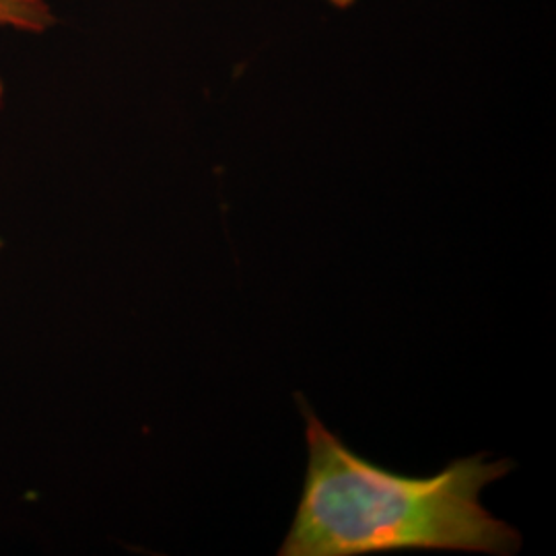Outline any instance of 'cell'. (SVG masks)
Masks as SVG:
<instances>
[{"label":"cell","mask_w":556,"mask_h":556,"mask_svg":"<svg viewBox=\"0 0 556 556\" xmlns=\"http://www.w3.org/2000/svg\"><path fill=\"white\" fill-rule=\"evenodd\" d=\"M52 23V9L43 0H0V27L41 34Z\"/></svg>","instance_id":"obj_2"},{"label":"cell","mask_w":556,"mask_h":556,"mask_svg":"<svg viewBox=\"0 0 556 556\" xmlns=\"http://www.w3.org/2000/svg\"><path fill=\"white\" fill-rule=\"evenodd\" d=\"M0 248H2V241H0Z\"/></svg>","instance_id":"obj_3"},{"label":"cell","mask_w":556,"mask_h":556,"mask_svg":"<svg viewBox=\"0 0 556 556\" xmlns=\"http://www.w3.org/2000/svg\"><path fill=\"white\" fill-rule=\"evenodd\" d=\"M307 472L280 556H371L408 551L516 555L521 534L482 505L511 459L457 457L433 477H406L355 454L307 400Z\"/></svg>","instance_id":"obj_1"}]
</instances>
